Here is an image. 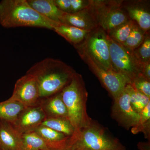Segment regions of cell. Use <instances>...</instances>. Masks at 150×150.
Masks as SVG:
<instances>
[{"label":"cell","instance_id":"obj_26","mask_svg":"<svg viewBox=\"0 0 150 150\" xmlns=\"http://www.w3.org/2000/svg\"><path fill=\"white\" fill-rule=\"evenodd\" d=\"M133 51L137 59L142 64L150 62V32L147 33L142 44Z\"/></svg>","mask_w":150,"mask_h":150},{"label":"cell","instance_id":"obj_13","mask_svg":"<svg viewBox=\"0 0 150 150\" xmlns=\"http://www.w3.org/2000/svg\"><path fill=\"white\" fill-rule=\"evenodd\" d=\"M61 23L89 31L98 27L91 4L87 8L78 12L73 13H65Z\"/></svg>","mask_w":150,"mask_h":150},{"label":"cell","instance_id":"obj_21","mask_svg":"<svg viewBox=\"0 0 150 150\" xmlns=\"http://www.w3.org/2000/svg\"><path fill=\"white\" fill-rule=\"evenodd\" d=\"M41 125L63 133L68 137H72L76 132L69 120L67 118H46Z\"/></svg>","mask_w":150,"mask_h":150},{"label":"cell","instance_id":"obj_17","mask_svg":"<svg viewBox=\"0 0 150 150\" xmlns=\"http://www.w3.org/2000/svg\"><path fill=\"white\" fill-rule=\"evenodd\" d=\"M53 30L65 38L74 47L83 43L91 32L62 23H59L55 26Z\"/></svg>","mask_w":150,"mask_h":150},{"label":"cell","instance_id":"obj_31","mask_svg":"<svg viewBox=\"0 0 150 150\" xmlns=\"http://www.w3.org/2000/svg\"><path fill=\"white\" fill-rule=\"evenodd\" d=\"M138 147L139 150H150V142H139L138 143Z\"/></svg>","mask_w":150,"mask_h":150},{"label":"cell","instance_id":"obj_24","mask_svg":"<svg viewBox=\"0 0 150 150\" xmlns=\"http://www.w3.org/2000/svg\"><path fill=\"white\" fill-rule=\"evenodd\" d=\"M146 33L135 23L126 42L122 45L130 50H135L143 42Z\"/></svg>","mask_w":150,"mask_h":150},{"label":"cell","instance_id":"obj_12","mask_svg":"<svg viewBox=\"0 0 150 150\" xmlns=\"http://www.w3.org/2000/svg\"><path fill=\"white\" fill-rule=\"evenodd\" d=\"M122 7L133 21L146 32H150L149 2L146 1H123Z\"/></svg>","mask_w":150,"mask_h":150},{"label":"cell","instance_id":"obj_30","mask_svg":"<svg viewBox=\"0 0 150 150\" xmlns=\"http://www.w3.org/2000/svg\"><path fill=\"white\" fill-rule=\"evenodd\" d=\"M142 75L150 81V62L143 64Z\"/></svg>","mask_w":150,"mask_h":150},{"label":"cell","instance_id":"obj_9","mask_svg":"<svg viewBox=\"0 0 150 150\" xmlns=\"http://www.w3.org/2000/svg\"><path fill=\"white\" fill-rule=\"evenodd\" d=\"M131 84L127 85L119 96L113 100L111 116L119 126L129 130L136 126L139 119V114L131 106L130 100Z\"/></svg>","mask_w":150,"mask_h":150},{"label":"cell","instance_id":"obj_25","mask_svg":"<svg viewBox=\"0 0 150 150\" xmlns=\"http://www.w3.org/2000/svg\"><path fill=\"white\" fill-rule=\"evenodd\" d=\"M130 100L134 110L139 114L150 103V98L138 91L131 86L130 91Z\"/></svg>","mask_w":150,"mask_h":150},{"label":"cell","instance_id":"obj_14","mask_svg":"<svg viewBox=\"0 0 150 150\" xmlns=\"http://www.w3.org/2000/svg\"><path fill=\"white\" fill-rule=\"evenodd\" d=\"M39 105L46 115V118H68L67 107L62 99L61 92L51 96L41 98Z\"/></svg>","mask_w":150,"mask_h":150},{"label":"cell","instance_id":"obj_29","mask_svg":"<svg viewBox=\"0 0 150 150\" xmlns=\"http://www.w3.org/2000/svg\"><path fill=\"white\" fill-rule=\"evenodd\" d=\"M48 150H82L77 141L76 134L71 137L67 143L59 146L51 148Z\"/></svg>","mask_w":150,"mask_h":150},{"label":"cell","instance_id":"obj_18","mask_svg":"<svg viewBox=\"0 0 150 150\" xmlns=\"http://www.w3.org/2000/svg\"><path fill=\"white\" fill-rule=\"evenodd\" d=\"M33 132L43 139L52 148L64 144L71 138L63 133L41 125L37 127Z\"/></svg>","mask_w":150,"mask_h":150},{"label":"cell","instance_id":"obj_20","mask_svg":"<svg viewBox=\"0 0 150 150\" xmlns=\"http://www.w3.org/2000/svg\"><path fill=\"white\" fill-rule=\"evenodd\" d=\"M53 148L34 132L21 134L19 150H48Z\"/></svg>","mask_w":150,"mask_h":150},{"label":"cell","instance_id":"obj_1","mask_svg":"<svg viewBox=\"0 0 150 150\" xmlns=\"http://www.w3.org/2000/svg\"><path fill=\"white\" fill-rule=\"evenodd\" d=\"M76 72L64 62L46 58L35 63L26 74L35 78L41 99L61 92L70 83Z\"/></svg>","mask_w":150,"mask_h":150},{"label":"cell","instance_id":"obj_16","mask_svg":"<svg viewBox=\"0 0 150 150\" xmlns=\"http://www.w3.org/2000/svg\"><path fill=\"white\" fill-rule=\"evenodd\" d=\"M30 6L39 14L48 19L58 23L65 13L56 6L54 0H27Z\"/></svg>","mask_w":150,"mask_h":150},{"label":"cell","instance_id":"obj_27","mask_svg":"<svg viewBox=\"0 0 150 150\" xmlns=\"http://www.w3.org/2000/svg\"><path fill=\"white\" fill-rule=\"evenodd\" d=\"M131 84L134 89L150 98V81L143 75L139 76Z\"/></svg>","mask_w":150,"mask_h":150},{"label":"cell","instance_id":"obj_32","mask_svg":"<svg viewBox=\"0 0 150 150\" xmlns=\"http://www.w3.org/2000/svg\"><path fill=\"white\" fill-rule=\"evenodd\" d=\"M0 150H4L1 149H0Z\"/></svg>","mask_w":150,"mask_h":150},{"label":"cell","instance_id":"obj_3","mask_svg":"<svg viewBox=\"0 0 150 150\" xmlns=\"http://www.w3.org/2000/svg\"><path fill=\"white\" fill-rule=\"evenodd\" d=\"M61 94L67 107L68 118L76 131L88 126L92 119L87 112L88 93L82 75L75 73L72 79L62 90Z\"/></svg>","mask_w":150,"mask_h":150},{"label":"cell","instance_id":"obj_2","mask_svg":"<svg viewBox=\"0 0 150 150\" xmlns=\"http://www.w3.org/2000/svg\"><path fill=\"white\" fill-rule=\"evenodd\" d=\"M59 23L38 13L27 0H3L0 2V24L5 28L30 27L53 30Z\"/></svg>","mask_w":150,"mask_h":150},{"label":"cell","instance_id":"obj_11","mask_svg":"<svg viewBox=\"0 0 150 150\" xmlns=\"http://www.w3.org/2000/svg\"><path fill=\"white\" fill-rule=\"evenodd\" d=\"M46 118L45 113L38 105L25 108L12 125L15 129L21 135L33 132L41 125Z\"/></svg>","mask_w":150,"mask_h":150},{"label":"cell","instance_id":"obj_7","mask_svg":"<svg viewBox=\"0 0 150 150\" xmlns=\"http://www.w3.org/2000/svg\"><path fill=\"white\" fill-rule=\"evenodd\" d=\"M110 61L113 69L130 81L131 84L142 74L143 64L137 59L133 50L116 43L108 37Z\"/></svg>","mask_w":150,"mask_h":150},{"label":"cell","instance_id":"obj_19","mask_svg":"<svg viewBox=\"0 0 150 150\" xmlns=\"http://www.w3.org/2000/svg\"><path fill=\"white\" fill-rule=\"evenodd\" d=\"M25 108L21 103L10 98L0 102V121L13 124Z\"/></svg>","mask_w":150,"mask_h":150},{"label":"cell","instance_id":"obj_5","mask_svg":"<svg viewBox=\"0 0 150 150\" xmlns=\"http://www.w3.org/2000/svg\"><path fill=\"white\" fill-rule=\"evenodd\" d=\"M122 1L91 0L98 27L107 34L130 20L122 7Z\"/></svg>","mask_w":150,"mask_h":150},{"label":"cell","instance_id":"obj_10","mask_svg":"<svg viewBox=\"0 0 150 150\" xmlns=\"http://www.w3.org/2000/svg\"><path fill=\"white\" fill-rule=\"evenodd\" d=\"M10 98L21 103L25 107L38 105L40 99V91L35 78L26 74L18 79Z\"/></svg>","mask_w":150,"mask_h":150},{"label":"cell","instance_id":"obj_15","mask_svg":"<svg viewBox=\"0 0 150 150\" xmlns=\"http://www.w3.org/2000/svg\"><path fill=\"white\" fill-rule=\"evenodd\" d=\"M21 134L12 124L0 121V149L4 150H19Z\"/></svg>","mask_w":150,"mask_h":150},{"label":"cell","instance_id":"obj_28","mask_svg":"<svg viewBox=\"0 0 150 150\" xmlns=\"http://www.w3.org/2000/svg\"><path fill=\"white\" fill-rule=\"evenodd\" d=\"M91 0H70V12L75 13L87 8L91 6Z\"/></svg>","mask_w":150,"mask_h":150},{"label":"cell","instance_id":"obj_6","mask_svg":"<svg viewBox=\"0 0 150 150\" xmlns=\"http://www.w3.org/2000/svg\"><path fill=\"white\" fill-rule=\"evenodd\" d=\"M76 49L81 59L98 78L113 100L120 96L127 85L131 84L130 81L121 73L104 69L93 60L83 50L79 48Z\"/></svg>","mask_w":150,"mask_h":150},{"label":"cell","instance_id":"obj_22","mask_svg":"<svg viewBox=\"0 0 150 150\" xmlns=\"http://www.w3.org/2000/svg\"><path fill=\"white\" fill-rule=\"evenodd\" d=\"M135 23L133 21L129 20L125 23L110 30L107 35L116 43L123 45L130 35Z\"/></svg>","mask_w":150,"mask_h":150},{"label":"cell","instance_id":"obj_8","mask_svg":"<svg viewBox=\"0 0 150 150\" xmlns=\"http://www.w3.org/2000/svg\"><path fill=\"white\" fill-rule=\"evenodd\" d=\"M74 47L83 50L104 69L116 71L110 61L108 35L100 28L91 31L83 43Z\"/></svg>","mask_w":150,"mask_h":150},{"label":"cell","instance_id":"obj_4","mask_svg":"<svg viewBox=\"0 0 150 150\" xmlns=\"http://www.w3.org/2000/svg\"><path fill=\"white\" fill-rule=\"evenodd\" d=\"M76 135L82 150H126L118 139L93 120L87 127L76 131Z\"/></svg>","mask_w":150,"mask_h":150},{"label":"cell","instance_id":"obj_23","mask_svg":"<svg viewBox=\"0 0 150 150\" xmlns=\"http://www.w3.org/2000/svg\"><path fill=\"white\" fill-rule=\"evenodd\" d=\"M139 119L137 125L131 129L133 134L143 133L146 135L150 131V103L139 113Z\"/></svg>","mask_w":150,"mask_h":150}]
</instances>
